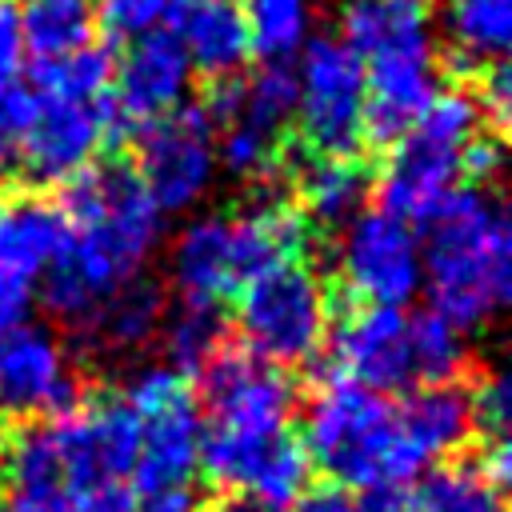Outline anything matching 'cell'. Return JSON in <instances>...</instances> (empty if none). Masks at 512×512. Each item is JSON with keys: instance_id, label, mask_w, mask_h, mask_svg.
Returning <instances> with one entry per match:
<instances>
[{"instance_id": "cell-1", "label": "cell", "mask_w": 512, "mask_h": 512, "mask_svg": "<svg viewBox=\"0 0 512 512\" xmlns=\"http://www.w3.org/2000/svg\"><path fill=\"white\" fill-rule=\"evenodd\" d=\"M60 212L68 220V244L36 292L56 320L76 328L108 292L144 276L164 236V212L124 164H88L76 172L64 184Z\"/></svg>"}, {"instance_id": "cell-2", "label": "cell", "mask_w": 512, "mask_h": 512, "mask_svg": "<svg viewBox=\"0 0 512 512\" xmlns=\"http://www.w3.org/2000/svg\"><path fill=\"white\" fill-rule=\"evenodd\" d=\"M420 264L428 304L460 332L492 324L512 296V224L488 184L452 188L424 220Z\"/></svg>"}, {"instance_id": "cell-3", "label": "cell", "mask_w": 512, "mask_h": 512, "mask_svg": "<svg viewBox=\"0 0 512 512\" xmlns=\"http://www.w3.org/2000/svg\"><path fill=\"white\" fill-rule=\"evenodd\" d=\"M308 464L340 488L376 480H416L424 468L408 452L396 404L340 372H328L304 408L300 436Z\"/></svg>"}, {"instance_id": "cell-4", "label": "cell", "mask_w": 512, "mask_h": 512, "mask_svg": "<svg viewBox=\"0 0 512 512\" xmlns=\"http://www.w3.org/2000/svg\"><path fill=\"white\" fill-rule=\"evenodd\" d=\"M484 108L472 88H440L420 120L388 144V160L376 176V208L424 224L452 188H460L464 152L484 132Z\"/></svg>"}, {"instance_id": "cell-5", "label": "cell", "mask_w": 512, "mask_h": 512, "mask_svg": "<svg viewBox=\"0 0 512 512\" xmlns=\"http://www.w3.org/2000/svg\"><path fill=\"white\" fill-rule=\"evenodd\" d=\"M236 328L244 348L268 364H308L332 328L324 276L304 260H284L236 288Z\"/></svg>"}, {"instance_id": "cell-6", "label": "cell", "mask_w": 512, "mask_h": 512, "mask_svg": "<svg viewBox=\"0 0 512 512\" xmlns=\"http://www.w3.org/2000/svg\"><path fill=\"white\" fill-rule=\"evenodd\" d=\"M292 120L312 152L352 156L364 144V64L340 36H312L292 68Z\"/></svg>"}, {"instance_id": "cell-7", "label": "cell", "mask_w": 512, "mask_h": 512, "mask_svg": "<svg viewBox=\"0 0 512 512\" xmlns=\"http://www.w3.org/2000/svg\"><path fill=\"white\" fill-rule=\"evenodd\" d=\"M336 276L356 304H380V308L412 304L424 280L416 224L384 208H360L340 232Z\"/></svg>"}, {"instance_id": "cell-8", "label": "cell", "mask_w": 512, "mask_h": 512, "mask_svg": "<svg viewBox=\"0 0 512 512\" xmlns=\"http://www.w3.org/2000/svg\"><path fill=\"white\" fill-rule=\"evenodd\" d=\"M136 180L152 204L168 212L196 208L216 184V124L200 104H180L176 112L152 120L136 136Z\"/></svg>"}, {"instance_id": "cell-9", "label": "cell", "mask_w": 512, "mask_h": 512, "mask_svg": "<svg viewBox=\"0 0 512 512\" xmlns=\"http://www.w3.org/2000/svg\"><path fill=\"white\" fill-rule=\"evenodd\" d=\"M120 132L108 96H32V116L20 140V168L36 184H68L96 164L100 148Z\"/></svg>"}, {"instance_id": "cell-10", "label": "cell", "mask_w": 512, "mask_h": 512, "mask_svg": "<svg viewBox=\"0 0 512 512\" xmlns=\"http://www.w3.org/2000/svg\"><path fill=\"white\" fill-rule=\"evenodd\" d=\"M200 472L224 492H248L288 508L308 488L312 464L300 436H292V428L232 432V428L204 424Z\"/></svg>"}, {"instance_id": "cell-11", "label": "cell", "mask_w": 512, "mask_h": 512, "mask_svg": "<svg viewBox=\"0 0 512 512\" xmlns=\"http://www.w3.org/2000/svg\"><path fill=\"white\" fill-rule=\"evenodd\" d=\"M80 404L64 340L36 320L0 332V412L12 420H52Z\"/></svg>"}, {"instance_id": "cell-12", "label": "cell", "mask_w": 512, "mask_h": 512, "mask_svg": "<svg viewBox=\"0 0 512 512\" xmlns=\"http://www.w3.org/2000/svg\"><path fill=\"white\" fill-rule=\"evenodd\" d=\"M200 392L208 424L232 432L288 428L296 408V384L280 364H268L256 352L228 344L200 368Z\"/></svg>"}, {"instance_id": "cell-13", "label": "cell", "mask_w": 512, "mask_h": 512, "mask_svg": "<svg viewBox=\"0 0 512 512\" xmlns=\"http://www.w3.org/2000/svg\"><path fill=\"white\" fill-rule=\"evenodd\" d=\"M48 424L64 476L72 480L76 492L132 476L140 448V416L120 400V392L92 396L88 404L80 400L72 412L52 416Z\"/></svg>"}, {"instance_id": "cell-14", "label": "cell", "mask_w": 512, "mask_h": 512, "mask_svg": "<svg viewBox=\"0 0 512 512\" xmlns=\"http://www.w3.org/2000/svg\"><path fill=\"white\" fill-rule=\"evenodd\" d=\"M336 372L372 388V392H408L420 388L412 360V324L404 308L360 304L332 332Z\"/></svg>"}, {"instance_id": "cell-15", "label": "cell", "mask_w": 512, "mask_h": 512, "mask_svg": "<svg viewBox=\"0 0 512 512\" xmlns=\"http://www.w3.org/2000/svg\"><path fill=\"white\" fill-rule=\"evenodd\" d=\"M192 60L176 32H152L128 44L120 60H112V112L124 124H152L180 104H188L192 92Z\"/></svg>"}, {"instance_id": "cell-16", "label": "cell", "mask_w": 512, "mask_h": 512, "mask_svg": "<svg viewBox=\"0 0 512 512\" xmlns=\"http://www.w3.org/2000/svg\"><path fill=\"white\" fill-rule=\"evenodd\" d=\"M168 280L180 292V300H200V304H220L236 296V288L248 280L236 224L224 212L192 216L172 248H168Z\"/></svg>"}, {"instance_id": "cell-17", "label": "cell", "mask_w": 512, "mask_h": 512, "mask_svg": "<svg viewBox=\"0 0 512 512\" xmlns=\"http://www.w3.org/2000/svg\"><path fill=\"white\" fill-rule=\"evenodd\" d=\"M76 488L64 476L52 424L28 420L0 444V512H72Z\"/></svg>"}, {"instance_id": "cell-18", "label": "cell", "mask_w": 512, "mask_h": 512, "mask_svg": "<svg viewBox=\"0 0 512 512\" xmlns=\"http://www.w3.org/2000/svg\"><path fill=\"white\" fill-rule=\"evenodd\" d=\"M200 440H204V416H200L192 392H180L168 404L144 412L136 468H132L136 488L144 496L168 492V488H188L192 476L200 472Z\"/></svg>"}, {"instance_id": "cell-19", "label": "cell", "mask_w": 512, "mask_h": 512, "mask_svg": "<svg viewBox=\"0 0 512 512\" xmlns=\"http://www.w3.org/2000/svg\"><path fill=\"white\" fill-rule=\"evenodd\" d=\"M336 24V36L360 56V64L436 52L432 0H340Z\"/></svg>"}, {"instance_id": "cell-20", "label": "cell", "mask_w": 512, "mask_h": 512, "mask_svg": "<svg viewBox=\"0 0 512 512\" xmlns=\"http://www.w3.org/2000/svg\"><path fill=\"white\" fill-rule=\"evenodd\" d=\"M396 416H400V432L408 440V452L416 456V464L424 472L432 464L456 456L476 436L468 388L456 380L408 388L404 404H396Z\"/></svg>"}, {"instance_id": "cell-21", "label": "cell", "mask_w": 512, "mask_h": 512, "mask_svg": "<svg viewBox=\"0 0 512 512\" xmlns=\"http://www.w3.org/2000/svg\"><path fill=\"white\" fill-rule=\"evenodd\" d=\"M164 312V288L148 276H132L128 284L108 292L84 324H76V336L92 356H132L160 336Z\"/></svg>"}, {"instance_id": "cell-22", "label": "cell", "mask_w": 512, "mask_h": 512, "mask_svg": "<svg viewBox=\"0 0 512 512\" xmlns=\"http://www.w3.org/2000/svg\"><path fill=\"white\" fill-rule=\"evenodd\" d=\"M68 244V220L60 204L44 196H4L0 200V276L20 284H40L48 264Z\"/></svg>"}, {"instance_id": "cell-23", "label": "cell", "mask_w": 512, "mask_h": 512, "mask_svg": "<svg viewBox=\"0 0 512 512\" xmlns=\"http://www.w3.org/2000/svg\"><path fill=\"white\" fill-rule=\"evenodd\" d=\"M176 40L184 44L192 68L212 80H228L252 60L244 12L232 0L184 4V16H176Z\"/></svg>"}, {"instance_id": "cell-24", "label": "cell", "mask_w": 512, "mask_h": 512, "mask_svg": "<svg viewBox=\"0 0 512 512\" xmlns=\"http://www.w3.org/2000/svg\"><path fill=\"white\" fill-rule=\"evenodd\" d=\"M296 196L304 220H316L324 228H344L364 208L368 176L352 156L312 152V160H304L296 172Z\"/></svg>"}, {"instance_id": "cell-25", "label": "cell", "mask_w": 512, "mask_h": 512, "mask_svg": "<svg viewBox=\"0 0 512 512\" xmlns=\"http://www.w3.org/2000/svg\"><path fill=\"white\" fill-rule=\"evenodd\" d=\"M444 40L460 68L504 60L512 40V0H444Z\"/></svg>"}, {"instance_id": "cell-26", "label": "cell", "mask_w": 512, "mask_h": 512, "mask_svg": "<svg viewBox=\"0 0 512 512\" xmlns=\"http://www.w3.org/2000/svg\"><path fill=\"white\" fill-rule=\"evenodd\" d=\"M16 12L32 64L60 60L96 40V0H24Z\"/></svg>"}, {"instance_id": "cell-27", "label": "cell", "mask_w": 512, "mask_h": 512, "mask_svg": "<svg viewBox=\"0 0 512 512\" xmlns=\"http://www.w3.org/2000/svg\"><path fill=\"white\" fill-rule=\"evenodd\" d=\"M420 512H504V484L476 460L432 464L416 488Z\"/></svg>"}, {"instance_id": "cell-28", "label": "cell", "mask_w": 512, "mask_h": 512, "mask_svg": "<svg viewBox=\"0 0 512 512\" xmlns=\"http://www.w3.org/2000/svg\"><path fill=\"white\" fill-rule=\"evenodd\" d=\"M156 340L164 344V364H172L180 376H200V368L228 344V324L220 304L180 300L172 312H164Z\"/></svg>"}, {"instance_id": "cell-29", "label": "cell", "mask_w": 512, "mask_h": 512, "mask_svg": "<svg viewBox=\"0 0 512 512\" xmlns=\"http://www.w3.org/2000/svg\"><path fill=\"white\" fill-rule=\"evenodd\" d=\"M248 48L264 64H292L312 40L316 0H248L244 8Z\"/></svg>"}, {"instance_id": "cell-30", "label": "cell", "mask_w": 512, "mask_h": 512, "mask_svg": "<svg viewBox=\"0 0 512 512\" xmlns=\"http://www.w3.org/2000/svg\"><path fill=\"white\" fill-rule=\"evenodd\" d=\"M216 132H220L216 136V164L236 180H268L284 160L280 132L268 124H256L248 116H232Z\"/></svg>"}, {"instance_id": "cell-31", "label": "cell", "mask_w": 512, "mask_h": 512, "mask_svg": "<svg viewBox=\"0 0 512 512\" xmlns=\"http://www.w3.org/2000/svg\"><path fill=\"white\" fill-rule=\"evenodd\" d=\"M412 324V360H416V380L420 384H448L464 372L468 364V340L456 324H448L444 316L416 312L408 316Z\"/></svg>"}, {"instance_id": "cell-32", "label": "cell", "mask_w": 512, "mask_h": 512, "mask_svg": "<svg viewBox=\"0 0 512 512\" xmlns=\"http://www.w3.org/2000/svg\"><path fill=\"white\" fill-rule=\"evenodd\" d=\"M36 88L56 92V96H108V88H112V52L92 40V44L60 56V60L36 64Z\"/></svg>"}, {"instance_id": "cell-33", "label": "cell", "mask_w": 512, "mask_h": 512, "mask_svg": "<svg viewBox=\"0 0 512 512\" xmlns=\"http://www.w3.org/2000/svg\"><path fill=\"white\" fill-rule=\"evenodd\" d=\"M296 108V80L288 64H264L256 76L240 80V100L232 116H248L256 124H268L276 132H284V124L292 120Z\"/></svg>"}, {"instance_id": "cell-34", "label": "cell", "mask_w": 512, "mask_h": 512, "mask_svg": "<svg viewBox=\"0 0 512 512\" xmlns=\"http://www.w3.org/2000/svg\"><path fill=\"white\" fill-rule=\"evenodd\" d=\"M180 12V0H96V28H104L112 40H140L152 32H164Z\"/></svg>"}, {"instance_id": "cell-35", "label": "cell", "mask_w": 512, "mask_h": 512, "mask_svg": "<svg viewBox=\"0 0 512 512\" xmlns=\"http://www.w3.org/2000/svg\"><path fill=\"white\" fill-rule=\"evenodd\" d=\"M472 424L484 440V448H508V416H512V392H508V376L500 368L484 372L472 388Z\"/></svg>"}, {"instance_id": "cell-36", "label": "cell", "mask_w": 512, "mask_h": 512, "mask_svg": "<svg viewBox=\"0 0 512 512\" xmlns=\"http://www.w3.org/2000/svg\"><path fill=\"white\" fill-rule=\"evenodd\" d=\"M28 116H32V92H24L20 84H4L0 88V168L16 160Z\"/></svg>"}, {"instance_id": "cell-37", "label": "cell", "mask_w": 512, "mask_h": 512, "mask_svg": "<svg viewBox=\"0 0 512 512\" xmlns=\"http://www.w3.org/2000/svg\"><path fill=\"white\" fill-rule=\"evenodd\" d=\"M24 64H28V52H24V32H20V12L12 0H0V88L20 84Z\"/></svg>"}, {"instance_id": "cell-38", "label": "cell", "mask_w": 512, "mask_h": 512, "mask_svg": "<svg viewBox=\"0 0 512 512\" xmlns=\"http://www.w3.org/2000/svg\"><path fill=\"white\" fill-rule=\"evenodd\" d=\"M480 108H484V120H492L496 128L508 124V112H512V76L504 68V60H492L480 68V92H476Z\"/></svg>"}, {"instance_id": "cell-39", "label": "cell", "mask_w": 512, "mask_h": 512, "mask_svg": "<svg viewBox=\"0 0 512 512\" xmlns=\"http://www.w3.org/2000/svg\"><path fill=\"white\" fill-rule=\"evenodd\" d=\"M356 500V512H420L416 508V488H408V480H376L364 484Z\"/></svg>"}, {"instance_id": "cell-40", "label": "cell", "mask_w": 512, "mask_h": 512, "mask_svg": "<svg viewBox=\"0 0 512 512\" xmlns=\"http://www.w3.org/2000/svg\"><path fill=\"white\" fill-rule=\"evenodd\" d=\"M500 168H504V144H500L496 136L480 132V136L468 144V152H464V172H460V176H468L472 184H488V180L500 176Z\"/></svg>"}, {"instance_id": "cell-41", "label": "cell", "mask_w": 512, "mask_h": 512, "mask_svg": "<svg viewBox=\"0 0 512 512\" xmlns=\"http://www.w3.org/2000/svg\"><path fill=\"white\" fill-rule=\"evenodd\" d=\"M72 512H136V496L124 480L112 484H92L76 492V508Z\"/></svg>"}, {"instance_id": "cell-42", "label": "cell", "mask_w": 512, "mask_h": 512, "mask_svg": "<svg viewBox=\"0 0 512 512\" xmlns=\"http://www.w3.org/2000/svg\"><path fill=\"white\" fill-rule=\"evenodd\" d=\"M292 512H356V500L340 488V484H320V488H304Z\"/></svg>"}, {"instance_id": "cell-43", "label": "cell", "mask_w": 512, "mask_h": 512, "mask_svg": "<svg viewBox=\"0 0 512 512\" xmlns=\"http://www.w3.org/2000/svg\"><path fill=\"white\" fill-rule=\"evenodd\" d=\"M36 300V288L32 284H20V280H8L0 276V332L28 320V308Z\"/></svg>"}, {"instance_id": "cell-44", "label": "cell", "mask_w": 512, "mask_h": 512, "mask_svg": "<svg viewBox=\"0 0 512 512\" xmlns=\"http://www.w3.org/2000/svg\"><path fill=\"white\" fill-rule=\"evenodd\" d=\"M136 512H200L192 484L188 488H168V492H148L144 504H136Z\"/></svg>"}, {"instance_id": "cell-45", "label": "cell", "mask_w": 512, "mask_h": 512, "mask_svg": "<svg viewBox=\"0 0 512 512\" xmlns=\"http://www.w3.org/2000/svg\"><path fill=\"white\" fill-rule=\"evenodd\" d=\"M204 512H288L280 504H268L260 496H248V492H224L220 500H212Z\"/></svg>"}, {"instance_id": "cell-46", "label": "cell", "mask_w": 512, "mask_h": 512, "mask_svg": "<svg viewBox=\"0 0 512 512\" xmlns=\"http://www.w3.org/2000/svg\"><path fill=\"white\" fill-rule=\"evenodd\" d=\"M180 4H204V0H180Z\"/></svg>"}]
</instances>
